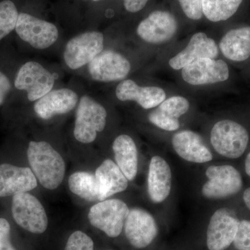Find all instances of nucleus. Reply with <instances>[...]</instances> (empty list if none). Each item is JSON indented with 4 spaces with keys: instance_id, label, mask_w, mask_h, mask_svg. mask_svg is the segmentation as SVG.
<instances>
[{
    "instance_id": "obj_1",
    "label": "nucleus",
    "mask_w": 250,
    "mask_h": 250,
    "mask_svg": "<svg viewBox=\"0 0 250 250\" xmlns=\"http://www.w3.org/2000/svg\"><path fill=\"white\" fill-rule=\"evenodd\" d=\"M27 154L30 168L39 183L49 190L57 188L65 173L62 155L45 141L29 142Z\"/></svg>"
},
{
    "instance_id": "obj_2",
    "label": "nucleus",
    "mask_w": 250,
    "mask_h": 250,
    "mask_svg": "<svg viewBox=\"0 0 250 250\" xmlns=\"http://www.w3.org/2000/svg\"><path fill=\"white\" fill-rule=\"evenodd\" d=\"M249 134L243 125L223 120L215 123L210 131V143L215 152L228 159H238L246 152Z\"/></svg>"
},
{
    "instance_id": "obj_3",
    "label": "nucleus",
    "mask_w": 250,
    "mask_h": 250,
    "mask_svg": "<svg viewBox=\"0 0 250 250\" xmlns=\"http://www.w3.org/2000/svg\"><path fill=\"white\" fill-rule=\"evenodd\" d=\"M107 113L103 105L88 95L80 99L75 117L74 136L84 144L93 143L98 133L102 132L106 125Z\"/></svg>"
},
{
    "instance_id": "obj_4",
    "label": "nucleus",
    "mask_w": 250,
    "mask_h": 250,
    "mask_svg": "<svg viewBox=\"0 0 250 250\" xmlns=\"http://www.w3.org/2000/svg\"><path fill=\"white\" fill-rule=\"evenodd\" d=\"M130 208L119 199H110L95 204L90 208L88 218L90 225L103 231L109 238H117L124 229Z\"/></svg>"
},
{
    "instance_id": "obj_5",
    "label": "nucleus",
    "mask_w": 250,
    "mask_h": 250,
    "mask_svg": "<svg viewBox=\"0 0 250 250\" xmlns=\"http://www.w3.org/2000/svg\"><path fill=\"white\" fill-rule=\"evenodd\" d=\"M11 213L18 226L29 232L41 234L45 232L48 227L45 208L40 200L29 192L13 196Z\"/></svg>"
},
{
    "instance_id": "obj_6",
    "label": "nucleus",
    "mask_w": 250,
    "mask_h": 250,
    "mask_svg": "<svg viewBox=\"0 0 250 250\" xmlns=\"http://www.w3.org/2000/svg\"><path fill=\"white\" fill-rule=\"evenodd\" d=\"M205 174L208 180L202 187V193L209 200L233 196L243 187L241 174L232 166H211Z\"/></svg>"
},
{
    "instance_id": "obj_7",
    "label": "nucleus",
    "mask_w": 250,
    "mask_h": 250,
    "mask_svg": "<svg viewBox=\"0 0 250 250\" xmlns=\"http://www.w3.org/2000/svg\"><path fill=\"white\" fill-rule=\"evenodd\" d=\"M104 35L100 31H88L70 39L65 45L63 59L72 70H77L93 61L104 49Z\"/></svg>"
},
{
    "instance_id": "obj_8",
    "label": "nucleus",
    "mask_w": 250,
    "mask_h": 250,
    "mask_svg": "<svg viewBox=\"0 0 250 250\" xmlns=\"http://www.w3.org/2000/svg\"><path fill=\"white\" fill-rule=\"evenodd\" d=\"M54 75L36 62H29L20 67L14 81L18 90L27 92L28 100L37 101L53 88Z\"/></svg>"
},
{
    "instance_id": "obj_9",
    "label": "nucleus",
    "mask_w": 250,
    "mask_h": 250,
    "mask_svg": "<svg viewBox=\"0 0 250 250\" xmlns=\"http://www.w3.org/2000/svg\"><path fill=\"white\" fill-rule=\"evenodd\" d=\"M240 220L234 210L221 208L210 217L207 230V246L208 250H225L232 244Z\"/></svg>"
},
{
    "instance_id": "obj_10",
    "label": "nucleus",
    "mask_w": 250,
    "mask_h": 250,
    "mask_svg": "<svg viewBox=\"0 0 250 250\" xmlns=\"http://www.w3.org/2000/svg\"><path fill=\"white\" fill-rule=\"evenodd\" d=\"M15 29L23 41L38 49L48 48L59 38L58 29L54 24L25 13L19 14Z\"/></svg>"
},
{
    "instance_id": "obj_11",
    "label": "nucleus",
    "mask_w": 250,
    "mask_h": 250,
    "mask_svg": "<svg viewBox=\"0 0 250 250\" xmlns=\"http://www.w3.org/2000/svg\"><path fill=\"white\" fill-rule=\"evenodd\" d=\"M125 234L130 245L136 249L150 246L159 233L155 218L143 208H131L125 220Z\"/></svg>"
},
{
    "instance_id": "obj_12",
    "label": "nucleus",
    "mask_w": 250,
    "mask_h": 250,
    "mask_svg": "<svg viewBox=\"0 0 250 250\" xmlns=\"http://www.w3.org/2000/svg\"><path fill=\"white\" fill-rule=\"evenodd\" d=\"M178 26L173 14L164 10H156L139 23L136 32L148 43L161 44L174 37Z\"/></svg>"
},
{
    "instance_id": "obj_13",
    "label": "nucleus",
    "mask_w": 250,
    "mask_h": 250,
    "mask_svg": "<svg viewBox=\"0 0 250 250\" xmlns=\"http://www.w3.org/2000/svg\"><path fill=\"white\" fill-rule=\"evenodd\" d=\"M182 76L190 85L213 84L228 80L229 68L221 59H200L184 67Z\"/></svg>"
},
{
    "instance_id": "obj_14",
    "label": "nucleus",
    "mask_w": 250,
    "mask_h": 250,
    "mask_svg": "<svg viewBox=\"0 0 250 250\" xmlns=\"http://www.w3.org/2000/svg\"><path fill=\"white\" fill-rule=\"evenodd\" d=\"M131 67L127 59L112 50L103 51L88 63L92 79L100 82L124 80L129 75Z\"/></svg>"
},
{
    "instance_id": "obj_15",
    "label": "nucleus",
    "mask_w": 250,
    "mask_h": 250,
    "mask_svg": "<svg viewBox=\"0 0 250 250\" xmlns=\"http://www.w3.org/2000/svg\"><path fill=\"white\" fill-rule=\"evenodd\" d=\"M38 180L30 167L0 164V197L29 192L37 187Z\"/></svg>"
},
{
    "instance_id": "obj_16",
    "label": "nucleus",
    "mask_w": 250,
    "mask_h": 250,
    "mask_svg": "<svg viewBox=\"0 0 250 250\" xmlns=\"http://www.w3.org/2000/svg\"><path fill=\"white\" fill-rule=\"evenodd\" d=\"M219 54L218 47L213 39L204 32L194 34L187 47L169 61V65L174 70L183 69L188 64L200 59H215Z\"/></svg>"
},
{
    "instance_id": "obj_17",
    "label": "nucleus",
    "mask_w": 250,
    "mask_h": 250,
    "mask_svg": "<svg viewBox=\"0 0 250 250\" xmlns=\"http://www.w3.org/2000/svg\"><path fill=\"white\" fill-rule=\"evenodd\" d=\"M78 100L77 94L68 88L51 90L36 102L34 109L41 119L49 120L71 111L77 106Z\"/></svg>"
},
{
    "instance_id": "obj_18",
    "label": "nucleus",
    "mask_w": 250,
    "mask_h": 250,
    "mask_svg": "<svg viewBox=\"0 0 250 250\" xmlns=\"http://www.w3.org/2000/svg\"><path fill=\"white\" fill-rule=\"evenodd\" d=\"M172 147L179 157L194 164H205L213 159V155L204 143L202 138L190 130H183L172 136Z\"/></svg>"
},
{
    "instance_id": "obj_19",
    "label": "nucleus",
    "mask_w": 250,
    "mask_h": 250,
    "mask_svg": "<svg viewBox=\"0 0 250 250\" xmlns=\"http://www.w3.org/2000/svg\"><path fill=\"white\" fill-rule=\"evenodd\" d=\"M172 171L167 161L154 156L149 162L147 174V192L151 201L160 204L170 195L172 188Z\"/></svg>"
},
{
    "instance_id": "obj_20",
    "label": "nucleus",
    "mask_w": 250,
    "mask_h": 250,
    "mask_svg": "<svg viewBox=\"0 0 250 250\" xmlns=\"http://www.w3.org/2000/svg\"><path fill=\"white\" fill-rule=\"evenodd\" d=\"M190 103L187 98L173 96L164 100L150 112L148 119L154 126L167 131H174L180 126L179 118L188 111Z\"/></svg>"
},
{
    "instance_id": "obj_21",
    "label": "nucleus",
    "mask_w": 250,
    "mask_h": 250,
    "mask_svg": "<svg viewBox=\"0 0 250 250\" xmlns=\"http://www.w3.org/2000/svg\"><path fill=\"white\" fill-rule=\"evenodd\" d=\"M117 98L121 101H134L144 109L157 107L166 99V92L160 87L140 86L134 81L126 80L117 85Z\"/></svg>"
},
{
    "instance_id": "obj_22",
    "label": "nucleus",
    "mask_w": 250,
    "mask_h": 250,
    "mask_svg": "<svg viewBox=\"0 0 250 250\" xmlns=\"http://www.w3.org/2000/svg\"><path fill=\"white\" fill-rule=\"evenodd\" d=\"M95 176L98 183L100 202L125 191L129 186V180L116 162L111 159H106L102 163L95 171Z\"/></svg>"
},
{
    "instance_id": "obj_23",
    "label": "nucleus",
    "mask_w": 250,
    "mask_h": 250,
    "mask_svg": "<svg viewBox=\"0 0 250 250\" xmlns=\"http://www.w3.org/2000/svg\"><path fill=\"white\" fill-rule=\"evenodd\" d=\"M219 48L225 58L243 62L250 57V27L246 26L228 31L222 38Z\"/></svg>"
},
{
    "instance_id": "obj_24",
    "label": "nucleus",
    "mask_w": 250,
    "mask_h": 250,
    "mask_svg": "<svg viewBox=\"0 0 250 250\" xmlns=\"http://www.w3.org/2000/svg\"><path fill=\"white\" fill-rule=\"evenodd\" d=\"M115 161L129 182L136 178L139 167V156L136 143L126 134L118 136L113 143Z\"/></svg>"
},
{
    "instance_id": "obj_25",
    "label": "nucleus",
    "mask_w": 250,
    "mask_h": 250,
    "mask_svg": "<svg viewBox=\"0 0 250 250\" xmlns=\"http://www.w3.org/2000/svg\"><path fill=\"white\" fill-rule=\"evenodd\" d=\"M244 0H202V12L208 21L223 22L232 18Z\"/></svg>"
},
{
    "instance_id": "obj_26",
    "label": "nucleus",
    "mask_w": 250,
    "mask_h": 250,
    "mask_svg": "<svg viewBox=\"0 0 250 250\" xmlns=\"http://www.w3.org/2000/svg\"><path fill=\"white\" fill-rule=\"evenodd\" d=\"M70 191L88 202L99 201L98 188L95 174L91 172H75L68 179Z\"/></svg>"
},
{
    "instance_id": "obj_27",
    "label": "nucleus",
    "mask_w": 250,
    "mask_h": 250,
    "mask_svg": "<svg viewBox=\"0 0 250 250\" xmlns=\"http://www.w3.org/2000/svg\"><path fill=\"white\" fill-rule=\"evenodd\" d=\"M18 16L17 8L12 1H0V41L16 29Z\"/></svg>"
},
{
    "instance_id": "obj_28",
    "label": "nucleus",
    "mask_w": 250,
    "mask_h": 250,
    "mask_svg": "<svg viewBox=\"0 0 250 250\" xmlns=\"http://www.w3.org/2000/svg\"><path fill=\"white\" fill-rule=\"evenodd\" d=\"M64 250H94L92 238L82 231H76L69 237Z\"/></svg>"
},
{
    "instance_id": "obj_29",
    "label": "nucleus",
    "mask_w": 250,
    "mask_h": 250,
    "mask_svg": "<svg viewBox=\"0 0 250 250\" xmlns=\"http://www.w3.org/2000/svg\"><path fill=\"white\" fill-rule=\"evenodd\" d=\"M233 244L238 250H250V220H240Z\"/></svg>"
},
{
    "instance_id": "obj_30",
    "label": "nucleus",
    "mask_w": 250,
    "mask_h": 250,
    "mask_svg": "<svg viewBox=\"0 0 250 250\" xmlns=\"http://www.w3.org/2000/svg\"><path fill=\"white\" fill-rule=\"evenodd\" d=\"M186 16L192 21H200L203 18L202 0H177Z\"/></svg>"
},
{
    "instance_id": "obj_31",
    "label": "nucleus",
    "mask_w": 250,
    "mask_h": 250,
    "mask_svg": "<svg viewBox=\"0 0 250 250\" xmlns=\"http://www.w3.org/2000/svg\"><path fill=\"white\" fill-rule=\"evenodd\" d=\"M0 250H17L11 243V225L4 218H0Z\"/></svg>"
},
{
    "instance_id": "obj_32",
    "label": "nucleus",
    "mask_w": 250,
    "mask_h": 250,
    "mask_svg": "<svg viewBox=\"0 0 250 250\" xmlns=\"http://www.w3.org/2000/svg\"><path fill=\"white\" fill-rule=\"evenodd\" d=\"M11 89L12 85L9 79L4 73L0 71V106L4 104Z\"/></svg>"
},
{
    "instance_id": "obj_33",
    "label": "nucleus",
    "mask_w": 250,
    "mask_h": 250,
    "mask_svg": "<svg viewBox=\"0 0 250 250\" xmlns=\"http://www.w3.org/2000/svg\"><path fill=\"white\" fill-rule=\"evenodd\" d=\"M149 0H124L125 9L129 13L139 12L144 9Z\"/></svg>"
},
{
    "instance_id": "obj_34",
    "label": "nucleus",
    "mask_w": 250,
    "mask_h": 250,
    "mask_svg": "<svg viewBox=\"0 0 250 250\" xmlns=\"http://www.w3.org/2000/svg\"><path fill=\"white\" fill-rule=\"evenodd\" d=\"M243 198L246 207L250 210V187L245 190Z\"/></svg>"
},
{
    "instance_id": "obj_35",
    "label": "nucleus",
    "mask_w": 250,
    "mask_h": 250,
    "mask_svg": "<svg viewBox=\"0 0 250 250\" xmlns=\"http://www.w3.org/2000/svg\"><path fill=\"white\" fill-rule=\"evenodd\" d=\"M245 167H246L247 174L250 177V152L247 156L246 162H245Z\"/></svg>"
},
{
    "instance_id": "obj_36",
    "label": "nucleus",
    "mask_w": 250,
    "mask_h": 250,
    "mask_svg": "<svg viewBox=\"0 0 250 250\" xmlns=\"http://www.w3.org/2000/svg\"><path fill=\"white\" fill-rule=\"evenodd\" d=\"M94 1H101V0H93Z\"/></svg>"
},
{
    "instance_id": "obj_37",
    "label": "nucleus",
    "mask_w": 250,
    "mask_h": 250,
    "mask_svg": "<svg viewBox=\"0 0 250 250\" xmlns=\"http://www.w3.org/2000/svg\"></svg>"
}]
</instances>
